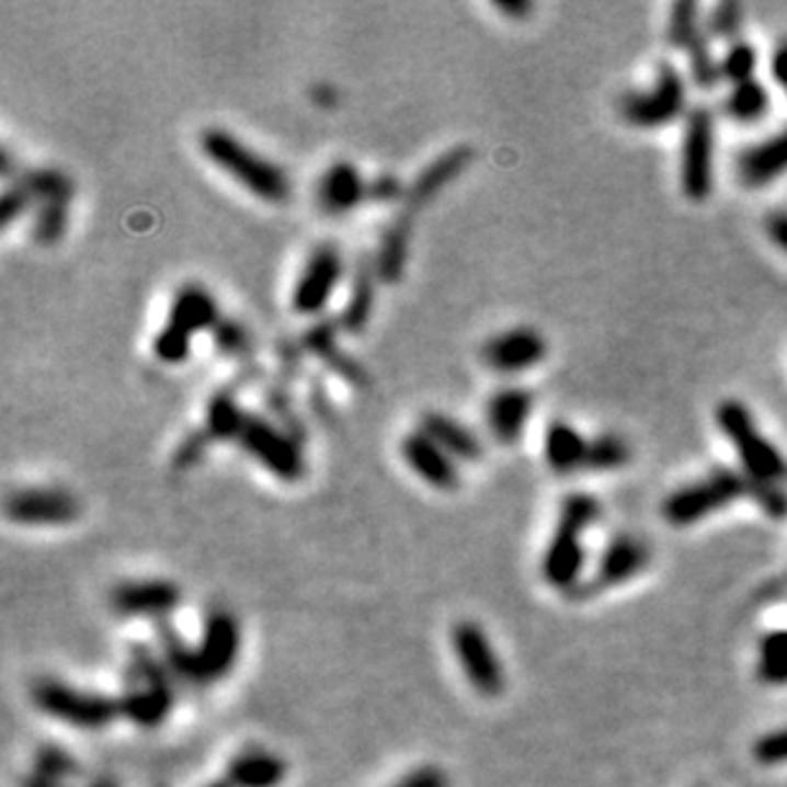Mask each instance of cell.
<instances>
[{"label":"cell","instance_id":"6da1fadb","mask_svg":"<svg viewBox=\"0 0 787 787\" xmlns=\"http://www.w3.org/2000/svg\"><path fill=\"white\" fill-rule=\"evenodd\" d=\"M199 148L212 167L267 204H283L290 199V179L278 163L265 159L255 148L242 144L225 128H207L199 136Z\"/></svg>","mask_w":787,"mask_h":787},{"label":"cell","instance_id":"7a4b0ae2","mask_svg":"<svg viewBox=\"0 0 787 787\" xmlns=\"http://www.w3.org/2000/svg\"><path fill=\"white\" fill-rule=\"evenodd\" d=\"M602 507L596 498L586 492L566 494L561 513L550 538L546 554H543L540 571L548 586L558 592H573L579 586L581 569H584V533L600 521Z\"/></svg>","mask_w":787,"mask_h":787},{"label":"cell","instance_id":"3957f363","mask_svg":"<svg viewBox=\"0 0 787 787\" xmlns=\"http://www.w3.org/2000/svg\"><path fill=\"white\" fill-rule=\"evenodd\" d=\"M716 426L723 438L734 446L742 464V475L752 484H787V459L773 441L762 434L757 421L742 400H721L716 406Z\"/></svg>","mask_w":787,"mask_h":787},{"label":"cell","instance_id":"277c9868","mask_svg":"<svg viewBox=\"0 0 787 787\" xmlns=\"http://www.w3.org/2000/svg\"><path fill=\"white\" fill-rule=\"evenodd\" d=\"M219 317L217 298L199 283H186L169 306L167 324L153 337V354L163 365L174 367L189 360L196 334L212 332Z\"/></svg>","mask_w":787,"mask_h":787},{"label":"cell","instance_id":"5b68a950","mask_svg":"<svg viewBox=\"0 0 787 787\" xmlns=\"http://www.w3.org/2000/svg\"><path fill=\"white\" fill-rule=\"evenodd\" d=\"M750 479L742 471L729 467H716L694 482L678 487L663 500L665 523L675 527L696 525L706 521L708 515L719 513V510L734 505V502L750 498Z\"/></svg>","mask_w":787,"mask_h":787},{"label":"cell","instance_id":"8992f818","mask_svg":"<svg viewBox=\"0 0 787 787\" xmlns=\"http://www.w3.org/2000/svg\"><path fill=\"white\" fill-rule=\"evenodd\" d=\"M174 706V683L169 668L148 648L136 645L130 652L128 688L121 698L125 719L136 721L138 727L153 729L169 719Z\"/></svg>","mask_w":787,"mask_h":787},{"label":"cell","instance_id":"52a82bcc","mask_svg":"<svg viewBox=\"0 0 787 787\" xmlns=\"http://www.w3.org/2000/svg\"><path fill=\"white\" fill-rule=\"evenodd\" d=\"M688 84L686 77L671 61H663L655 72V82L648 90L625 92L617 102V113L629 128L658 130L686 117Z\"/></svg>","mask_w":787,"mask_h":787},{"label":"cell","instance_id":"ba28073f","mask_svg":"<svg viewBox=\"0 0 787 787\" xmlns=\"http://www.w3.org/2000/svg\"><path fill=\"white\" fill-rule=\"evenodd\" d=\"M716 184V121L698 105L686 115L681 138V189L691 202H706Z\"/></svg>","mask_w":787,"mask_h":787},{"label":"cell","instance_id":"9c48e42d","mask_svg":"<svg viewBox=\"0 0 787 787\" xmlns=\"http://www.w3.org/2000/svg\"><path fill=\"white\" fill-rule=\"evenodd\" d=\"M250 459L261 464V467L273 475L281 482H301L306 477V456L298 441L290 431L275 426L273 421L263 419V415L250 413L246 421V429L238 438Z\"/></svg>","mask_w":787,"mask_h":787},{"label":"cell","instance_id":"30bf717a","mask_svg":"<svg viewBox=\"0 0 787 787\" xmlns=\"http://www.w3.org/2000/svg\"><path fill=\"white\" fill-rule=\"evenodd\" d=\"M34 704L49 714L52 719L65 721L69 727L77 729H102L113 723L117 716H123L121 700L90 694V691H80L67 686V683L44 678L34 686Z\"/></svg>","mask_w":787,"mask_h":787},{"label":"cell","instance_id":"8fae6325","mask_svg":"<svg viewBox=\"0 0 787 787\" xmlns=\"http://www.w3.org/2000/svg\"><path fill=\"white\" fill-rule=\"evenodd\" d=\"M344 275V255L334 242H321L306 258L298 275L294 294H290V306L301 317H319L332 301L337 286Z\"/></svg>","mask_w":787,"mask_h":787},{"label":"cell","instance_id":"7c38bea8","mask_svg":"<svg viewBox=\"0 0 787 787\" xmlns=\"http://www.w3.org/2000/svg\"><path fill=\"white\" fill-rule=\"evenodd\" d=\"M452 640L456 658H459V665L471 683V688L484 698H498L502 688H505V673H502V663L484 629L477 621L464 619L454 627Z\"/></svg>","mask_w":787,"mask_h":787},{"label":"cell","instance_id":"4fadbf2b","mask_svg":"<svg viewBox=\"0 0 787 787\" xmlns=\"http://www.w3.org/2000/svg\"><path fill=\"white\" fill-rule=\"evenodd\" d=\"M546 354L548 342L538 329L513 327L484 342L482 362L498 375H521L538 367Z\"/></svg>","mask_w":787,"mask_h":787},{"label":"cell","instance_id":"5bb4252c","mask_svg":"<svg viewBox=\"0 0 787 787\" xmlns=\"http://www.w3.org/2000/svg\"><path fill=\"white\" fill-rule=\"evenodd\" d=\"M240 655V625L230 612H212L204 621L202 642L196 648V673L199 683L225 678L238 663Z\"/></svg>","mask_w":787,"mask_h":787},{"label":"cell","instance_id":"9a60e30c","mask_svg":"<svg viewBox=\"0 0 787 787\" xmlns=\"http://www.w3.org/2000/svg\"><path fill=\"white\" fill-rule=\"evenodd\" d=\"M82 507L72 492L57 487H31L13 492L5 502V515L19 525H69Z\"/></svg>","mask_w":787,"mask_h":787},{"label":"cell","instance_id":"2e32d148","mask_svg":"<svg viewBox=\"0 0 787 787\" xmlns=\"http://www.w3.org/2000/svg\"><path fill=\"white\" fill-rule=\"evenodd\" d=\"M400 456L406 467L413 471L421 482H426L441 492H454L459 487V469L456 459L448 456L434 438H429L423 431H411L400 441Z\"/></svg>","mask_w":787,"mask_h":787},{"label":"cell","instance_id":"e0dca14e","mask_svg":"<svg viewBox=\"0 0 787 787\" xmlns=\"http://www.w3.org/2000/svg\"><path fill=\"white\" fill-rule=\"evenodd\" d=\"M181 602V592L174 581L146 579L125 581L110 594V604L123 617H153L161 619L174 612Z\"/></svg>","mask_w":787,"mask_h":787},{"label":"cell","instance_id":"ac0fdd59","mask_svg":"<svg viewBox=\"0 0 787 787\" xmlns=\"http://www.w3.org/2000/svg\"><path fill=\"white\" fill-rule=\"evenodd\" d=\"M533 392L521 388V385H507V388L494 390L484 403L487 429L500 444L513 446L525 434L527 419L533 415Z\"/></svg>","mask_w":787,"mask_h":787},{"label":"cell","instance_id":"d6986e66","mask_svg":"<svg viewBox=\"0 0 787 787\" xmlns=\"http://www.w3.org/2000/svg\"><path fill=\"white\" fill-rule=\"evenodd\" d=\"M367 202V181L352 161H334L317 184V204L329 217H344Z\"/></svg>","mask_w":787,"mask_h":787},{"label":"cell","instance_id":"ffe728a7","mask_svg":"<svg viewBox=\"0 0 787 787\" xmlns=\"http://www.w3.org/2000/svg\"><path fill=\"white\" fill-rule=\"evenodd\" d=\"M471 161H475V148L471 146H454L448 148L446 153L436 156V159L413 179V184L406 194V209L415 212L426 207L454 179H459L464 171L471 167Z\"/></svg>","mask_w":787,"mask_h":787},{"label":"cell","instance_id":"44dd1931","mask_svg":"<svg viewBox=\"0 0 787 787\" xmlns=\"http://www.w3.org/2000/svg\"><path fill=\"white\" fill-rule=\"evenodd\" d=\"M648 543L637 538V535L621 533L617 538H612L607 548H604L600 566H596L594 584H589V589H609L625 584V581L640 577V573L648 569Z\"/></svg>","mask_w":787,"mask_h":787},{"label":"cell","instance_id":"7402d4cb","mask_svg":"<svg viewBox=\"0 0 787 787\" xmlns=\"http://www.w3.org/2000/svg\"><path fill=\"white\" fill-rule=\"evenodd\" d=\"M739 181L746 189H765L787 174V125L775 136L744 148L737 161Z\"/></svg>","mask_w":787,"mask_h":787},{"label":"cell","instance_id":"603a6c76","mask_svg":"<svg viewBox=\"0 0 787 787\" xmlns=\"http://www.w3.org/2000/svg\"><path fill=\"white\" fill-rule=\"evenodd\" d=\"M337 334H340V321H317V324L306 329L301 344L311 357L324 362L327 369H332L337 377L347 380L350 385H354V388L365 390L369 385L365 367H362L352 354L340 350Z\"/></svg>","mask_w":787,"mask_h":787},{"label":"cell","instance_id":"cb8c5ba5","mask_svg":"<svg viewBox=\"0 0 787 787\" xmlns=\"http://www.w3.org/2000/svg\"><path fill=\"white\" fill-rule=\"evenodd\" d=\"M411 235H413V212L408 209L392 217L390 225L385 227L380 246H377L375 253V273L377 278L388 283V286H396V283L403 278L408 255H411Z\"/></svg>","mask_w":787,"mask_h":787},{"label":"cell","instance_id":"d4e9b609","mask_svg":"<svg viewBox=\"0 0 787 787\" xmlns=\"http://www.w3.org/2000/svg\"><path fill=\"white\" fill-rule=\"evenodd\" d=\"M589 438L566 421H550L543 434V456L556 475H577L586 467Z\"/></svg>","mask_w":787,"mask_h":787},{"label":"cell","instance_id":"484cf974","mask_svg":"<svg viewBox=\"0 0 787 787\" xmlns=\"http://www.w3.org/2000/svg\"><path fill=\"white\" fill-rule=\"evenodd\" d=\"M421 431L429 438H434L448 456H454V459H464V461L482 459L484 454L482 438H479L469 426H464L461 421L452 419V415L441 411H429L421 419Z\"/></svg>","mask_w":787,"mask_h":787},{"label":"cell","instance_id":"4316f807","mask_svg":"<svg viewBox=\"0 0 787 787\" xmlns=\"http://www.w3.org/2000/svg\"><path fill=\"white\" fill-rule=\"evenodd\" d=\"M288 775V765L271 752H246L230 762V787H278Z\"/></svg>","mask_w":787,"mask_h":787},{"label":"cell","instance_id":"83f0119b","mask_svg":"<svg viewBox=\"0 0 787 787\" xmlns=\"http://www.w3.org/2000/svg\"><path fill=\"white\" fill-rule=\"evenodd\" d=\"M375 261L369 263L362 258L357 271H354L352 288L347 296V306L340 313V329L347 334H362L373 319L375 306Z\"/></svg>","mask_w":787,"mask_h":787},{"label":"cell","instance_id":"f1b7e54d","mask_svg":"<svg viewBox=\"0 0 787 787\" xmlns=\"http://www.w3.org/2000/svg\"><path fill=\"white\" fill-rule=\"evenodd\" d=\"M248 411H242L238 392L232 388L217 390L207 403V415H204V431L212 441H238L242 429H246Z\"/></svg>","mask_w":787,"mask_h":787},{"label":"cell","instance_id":"f546056e","mask_svg":"<svg viewBox=\"0 0 787 787\" xmlns=\"http://www.w3.org/2000/svg\"><path fill=\"white\" fill-rule=\"evenodd\" d=\"M767 113H769V92L757 77L750 82L734 84L727 98H723V115L734 123L742 125L757 123Z\"/></svg>","mask_w":787,"mask_h":787},{"label":"cell","instance_id":"4dcf8cb0","mask_svg":"<svg viewBox=\"0 0 787 787\" xmlns=\"http://www.w3.org/2000/svg\"><path fill=\"white\" fill-rule=\"evenodd\" d=\"M69 209H72V199H54V202H38L34 207V225H31V238L36 246L52 248L67 235L69 227Z\"/></svg>","mask_w":787,"mask_h":787},{"label":"cell","instance_id":"1f68e13d","mask_svg":"<svg viewBox=\"0 0 787 787\" xmlns=\"http://www.w3.org/2000/svg\"><path fill=\"white\" fill-rule=\"evenodd\" d=\"M632 459V448L619 434H600L589 438V454L584 471L592 475H607V471H619Z\"/></svg>","mask_w":787,"mask_h":787},{"label":"cell","instance_id":"d6a6232c","mask_svg":"<svg viewBox=\"0 0 787 787\" xmlns=\"http://www.w3.org/2000/svg\"><path fill=\"white\" fill-rule=\"evenodd\" d=\"M19 181L28 189V194L34 196L36 204L54 202V199H75V181L61 169L54 167L28 169L23 171Z\"/></svg>","mask_w":787,"mask_h":787},{"label":"cell","instance_id":"836d02e7","mask_svg":"<svg viewBox=\"0 0 787 787\" xmlns=\"http://www.w3.org/2000/svg\"><path fill=\"white\" fill-rule=\"evenodd\" d=\"M757 675L767 686L787 683V629H775L760 640Z\"/></svg>","mask_w":787,"mask_h":787},{"label":"cell","instance_id":"e575fe53","mask_svg":"<svg viewBox=\"0 0 787 787\" xmlns=\"http://www.w3.org/2000/svg\"><path fill=\"white\" fill-rule=\"evenodd\" d=\"M159 629V642L163 650V663L171 673H176L179 678L199 683V673H196V648H189V645L181 642V637L176 635V629L171 625H163L159 621L156 625Z\"/></svg>","mask_w":787,"mask_h":787},{"label":"cell","instance_id":"d590c367","mask_svg":"<svg viewBox=\"0 0 787 787\" xmlns=\"http://www.w3.org/2000/svg\"><path fill=\"white\" fill-rule=\"evenodd\" d=\"M683 54L688 57V69L691 77H694V84L700 90H714L716 84L721 82V69H719V59L714 57L711 49V38H708L706 28L691 42Z\"/></svg>","mask_w":787,"mask_h":787},{"label":"cell","instance_id":"8d00e7d4","mask_svg":"<svg viewBox=\"0 0 787 787\" xmlns=\"http://www.w3.org/2000/svg\"><path fill=\"white\" fill-rule=\"evenodd\" d=\"M704 28L706 26H704V21H700L698 3H691V0H681V3H675L671 8V15H668L665 38H668V44L673 46V49L683 52Z\"/></svg>","mask_w":787,"mask_h":787},{"label":"cell","instance_id":"74e56055","mask_svg":"<svg viewBox=\"0 0 787 787\" xmlns=\"http://www.w3.org/2000/svg\"><path fill=\"white\" fill-rule=\"evenodd\" d=\"M757 49L750 42H739L729 44V49L723 52V57L719 59V69H721V80H727L731 88L734 84L750 82L754 80V72H757Z\"/></svg>","mask_w":787,"mask_h":787},{"label":"cell","instance_id":"f35d334b","mask_svg":"<svg viewBox=\"0 0 787 787\" xmlns=\"http://www.w3.org/2000/svg\"><path fill=\"white\" fill-rule=\"evenodd\" d=\"M708 38L716 42H739V34L744 28V5L742 3H719L711 8L708 19L704 21Z\"/></svg>","mask_w":787,"mask_h":787},{"label":"cell","instance_id":"ab89813d","mask_svg":"<svg viewBox=\"0 0 787 787\" xmlns=\"http://www.w3.org/2000/svg\"><path fill=\"white\" fill-rule=\"evenodd\" d=\"M212 342L225 357H246V354H250V347H253L250 332L235 319H219L217 327L212 329Z\"/></svg>","mask_w":787,"mask_h":787},{"label":"cell","instance_id":"60d3db41","mask_svg":"<svg viewBox=\"0 0 787 787\" xmlns=\"http://www.w3.org/2000/svg\"><path fill=\"white\" fill-rule=\"evenodd\" d=\"M34 773L49 777V780L67 783L77 777L80 773V765L67 750H59V746H44V750L36 752V767Z\"/></svg>","mask_w":787,"mask_h":787},{"label":"cell","instance_id":"b9f144b4","mask_svg":"<svg viewBox=\"0 0 787 787\" xmlns=\"http://www.w3.org/2000/svg\"><path fill=\"white\" fill-rule=\"evenodd\" d=\"M209 444H212V438L207 431L204 429L192 431V434H186L179 441L174 454H171V467H174L176 471H186V469L196 467V464L204 459V454H207Z\"/></svg>","mask_w":787,"mask_h":787},{"label":"cell","instance_id":"7bdbcfd3","mask_svg":"<svg viewBox=\"0 0 787 787\" xmlns=\"http://www.w3.org/2000/svg\"><path fill=\"white\" fill-rule=\"evenodd\" d=\"M31 207H36V202L28 194V189L21 181H11L0 196V225H3V230H8L21 215H26Z\"/></svg>","mask_w":787,"mask_h":787},{"label":"cell","instance_id":"ee69618b","mask_svg":"<svg viewBox=\"0 0 787 787\" xmlns=\"http://www.w3.org/2000/svg\"><path fill=\"white\" fill-rule=\"evenodd\" d=\"M750 500L757 502V507L769 517V521H785L787 517V490L785 487L752 484Z\"/></svg>","mask_w":787,"mask_h":787},{"label":"cell","instance_id":"f6af8a7d","mask_svg":"<svg viewBox=\"0 0 787 787\" xmlns=\"http://www.w3.org/2000/svg\"><path fill=\"white\" fill-rule=\"evenodd\" d=\"M754 760L760 765H785L787 762V729L769 731L754 744Z\"/></svg>","mask_w":787,"mask_h":787},{"label":"cell","instance_id":"bcb514c9","mask_svg":"<svg viewBox=\"0 0 787 787\" xmlns=\"http://www.w3.org/2000/svg\"><path fill=\"white\" fill-rule=\"evenodd\" d=\"M403 194H408L403 192V181L392 174H380L367 181V202L373 204H392Z\"/></svg>","mask_w":787,"mask_h":787},{"label":"cell","instance_id":"7dc6e473","mask_svg":"<svg viewBox=\"0 0 787 787\" xmlns=\"http://www.w3.org/2000/svg\"><path fill=\"white\" fill-rule=\"evenodd\" d=\"M392 787H448V777L444 769H438L434 765H426V767H419L413 769L411 775H406L403 780H400L398 785Z\"/></svg>","mask_w":787,"mask_h":787},{"label":"cell","instance_id":"c3c4849f","mask_svg":"<svg viewBox=\"0 0 787 787\" xmlns=\"http://www.w3.org/2000/svg\"><path fill=\"white\" fill-rule=\"evenodd\" d=\"M765 232L769 242L787 255V212H769L765 217Z\"/></svg>","mask_w":787,"mask_h":787},{"label":"cell","instance_id":"681fc988","mask_svg":"<svg viewBox=\"0 0 787 787\" xmlns=\"http://www.w3.org/2000/svg\"><path fill=\"white\" fill-rule=\"evenodd\" d=\"M492 5L498 8L502 15H510L513 21H523L535 11L531 0H492Z\"/></svg>","mask_w":787,"mask_h":787},{"label":"cell","instance_id":"f907efd6","mask_svg":"<svg viewBox=\"0 0 787 787\" xmlns=\"http://www.w3.org/2000/svg\"><path fill=\"white\" fill-rule=\"evenodd\" d=\"M769 72H773L777 88L787 94V42L775 49L773 59H769Z\"/></svg>","mask_w":787,"mask_h":787},{"label":"cell","instance_id":"816d5d0a","mask_svg":"<svg viewBox=\"0 0 787 787\" xmlns=\"http://www.w3.org/2000/svg\"><path fill=\"white\" fill-rule=\"evenodd\" d=\"M21 787H67L65 783H57V780H49V777L38 775V773H28L26 777L21 780ZM88 787H117V783L113 780V777H100V780H94L92 785Z\"/></svg>","mask_w":787,"mask_h":787},{"label":"cell","instance_id":"f5cc1de1","mask_svg":"<svg viewBox=\"0 0 787 787\" xmlns=\"http://www.w3.org/2000/svg\"><path fill=\"white\" fill-rule=\"evenodd\" d=\"M0 171H3V179L13 176V156L8 148H3V167H0Z\"/></svg>","mask_w":787,"mask_h":787},{"label":"cell","instance_id":"db71d44e","mask_svg":"<svg viewBox=\"0 0 787 787\" xmlns=\"http://www.w3.org/2000/svg\"><path fill=\"white\" fill-rule=\"evenodd\" d=\"M209 787H230V785H227V783H212Z\"/></svg>","mask_w":787,"mask_h":787}]
</instances>
